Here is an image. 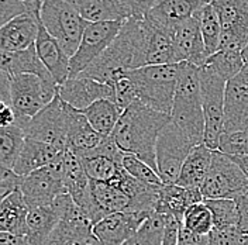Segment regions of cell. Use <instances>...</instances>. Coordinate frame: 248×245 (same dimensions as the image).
Listing matches in <instances>:
<instances>
[{"label":"cell","instance_id":"obj_1","mask_svg":"<svg viewBox=\"0 0 248 245\" xmlns=\"http://www.w3.org/2000/svg\"><path fill=\"white\" fill-rule=\"evenodd\" d=\"M170 122V114L137 100L124 110L111 137L124 153L137 156L156 170V141Z\"/></svg>","mask_w":248,"mask_h":245},{"label":"cell","instance_id":"obj_2","mask_svg":"<svg viewBox=\"0 0 248 245\" xmlns=\"http://www.w3.org/2000/svg\"><path fill=\"white\" fill-rule=\"evenodd\" d=\"M170 120L196 145L204 144V114L202 105L201 68L182 62Z\"/></svg>","mask_w":248,"mask_h":245},{"label":"cell","instance_id":"obj_3","mask_svg":"<svg viewBox=\"0 0 248 245\" xmlns=\"http://www.w3.org/2000/svg\"><path fill=\"white\" fill-rule=\"evenodd\" d=\"M182 62L167 65H148L124 72L139 94V100L161 113L170 114Z\"/></svg>","mask_w":248,"mask_h":245},{"label":"cell","instance_id":"obj_4","mask_svg":"<svg viewBox=\"0 0 248 245\" xmlns=\"http://www.w3.org/2000/svg\"><path fill=\"white\" fill-rule=\"evenodd\" d=\"M41 23L71 58L77 54L83 32L89 26L68 0H44Z\"/></svg>","mask_w":248,"mask_h":245},{"label":"cell","instance_id":"obj_5","mask_svg":"<svg viewBox=\"0 0 248 245\" xmlns=\"http://www.w3.org/2000/svg\"><path fill=\"white\" fill-rule=\"evenodd\" d=\"M58 88L30 74L10 77V106L15 110L17 124L21 127L38 114L54 100Z\"/></svg>","mask_w":248,"mask_h":245},{"label":"cell","instance_id":"obj_6","mask_svg":"<svg viewBox=\"0 0 248 245\" xmlns=\"http://www.w3.org/2000/svg\"><path fill=\"white\" fill-rule=\"evenodd\" d=\"M202 105L204 114V145L218 151L224 122V100L227 82L207 66L201 68Z\"/></svg>","mask_w":248,"mask_h":245},{"label":"cell","instance_id":"obj_7","mask_svg":"<svg viewBox=\"0 0 248 245\" xmlns=\"http://www.w3.org/2000/svg\"><path fill=\"white\" fill-rule=\"evenodd\" d=\"M201 192L204 200H235L248 193V178L227 153L213 151L212 167Z\"/></svg>","mask_w":248,"mask_h":245},{"label":"cell","instance_id":"obj_8","mask_svg":"<svg viewBox=\"0 0 248 245\" xmlns=\"http://www.w3.org/2000/svg\"><path fill=\"white\" fill-rule=\"evenodd\" d=\"M196 147L185 133L170 120L156 141V172L164 184H176L181 169Z\"/></svg>","mask_w":248,"mask_h":245},{"label":"cell","instance_id":"obj_9","mask_svg":"<svg viewBox=\"0 0 248 245\" xmlns=\"http://www.w3.org/2000/svg\"><path fill=\"white\" fill-rule=\"evenodd\" d=\"M63 153L49 165L23 176L20 192L30 209L51 206L61 195L66 193L63 181Z\"/></svg>","mask_w":248,"mask_h":245},{"label":"cell","instance_id":"obj_10","mask_svg":"<svg viewBox=\"0 0 248 245\" xmlns=\"http://www.w3.org/2000/svg\"><path fill=\"white\" fill-rule=\"evenodd\" d=\"M26 137L51 144L58 147L62 151L68 150L66 137V116H65V102L60 93L48 103L38 114L21 125Z\"/></svg>","mask_w":248,"mask_h":245},{"label":"cell","instance_id":"obj_11","mask_svg":"<svg viewBox=\"0 0 248 245\" xmlns=\"http://www.w3.org/2000/svg\"><path fill=\"white\" fill-rule=\"evenodd\" d=\"M124 21L89 23L83 32L77 54L71 58L69 77H79L96 58H99L122 30Z\"/></svg>","mask_w":248,"mask_h":245},{"label":"cell","instance_id":"obj_12","mask_svg":"<svg viewBox=\"0 0 248 245\" xmlns=\"http://www.w3.org/2000/svg\"><path fill=\"white\" fill-rule=\"evenodd\" d=\"M63 181L66 193L85 210L93 226L108 215L93 198L92 181L83 168L80 158L69 150L63 153Z\"/></svg>","mask_w":248,"mask_h":245},{"label":"cell","instance_id":"obj_13","mask_svg":"<svg viewBox=\"0 0 248 245\" xmlns=\"http://www.w3.org/2000/svg\"><path fill=\"white\" fill-rule=\"evenodd\" d=\"M221 21L220 49L243 51L248 44V0H213Z\"/></svg>","mask_w":248,"mask_h":245},{"label":"cell","instance_id":"obj_14","mask_svg":"<svg viewBox=\"0 0 248 245\" xmlns=\"http://www.w3.org/2000/svg\"><path fill=\"white\" fill-rule=\"evenodd\" d=\"M79 158L93 182H111L124 170V153L111 136L103 138L94 150Z\"/></svg>","mask_w":248,"mask_h":245},{"label":"cell","instance_id":"obj_15","mask_svg":"<svg viewBox=\"0 0 248 245\" xmlns=\"http://www.w3.org/2000/svg\"><path fill=\"white\" fill-rule=\"evenodd\" d=\"M46 245H103L93 234V223L79 206L62 212L60 223Z\"/></svg>","mask_w":248,"mask_h":245},{"label":"cell","instance_id":"obj_16","mask_svg":"<svg viewBox=\"0 0 248 245\" xmlns=\"http://www.w3.org/2000/svg\"><path fill=\"white\" fill-rule=\"evenodd\" d=\"M151 214L145 212L113 213L93 226V234L103 245H124Z\"/></svg>","mask_w":248,"mask_h":245},{"label":"cell","instance_id":"obj_17","mask_svg":"<svg viewBox=\"0 0 248 245\" xmlns=\"http://www.w3.org/2000/svg\"><path fill=\"white\" fill-rule=\"evenodd\" d=\"M58 93L65 103L80 111L102 99H110L116 102L114 88L108 83L94 80L92 77H69L58 88Z\"/></svg>","mask_w":248,"mask_h":245},{"label":"cell","instance_id":"obj_18","mask_svg":"<svg viewBox=\"0 0 248 245\" xmlns=\"http://www.w3.org/2000/svg\"><path fill=\"white\" fill-rule=\"evenodd\" d=\"M173 44L176 62H189L196 66H204L209 58L202 37L201 21L198 15L186 20L173 31Z\"/></svg>","mask_w":248,"mask_h":245},{"label":"cell","instance_id":"obj_19","mask_svg":"<svg viewBox=\"0 0 248 245\" xmlns=\"http://www.w3.org/2000/svg\"><path fill=\"white\" fill-rule=\"evenodd\" d=\"M65 116H66V137H68V150L75 153L78 156L94 150L102 141L100 136L88 122L86 116L65 103Z\"/></svg>","mask_w":248,"mask_h":245},{"label":"cell","instance_id":"obj_20","mask_svg":"<svg viewBox=\"0 0 248 245\" xmlns=\"http://www.w3.org/2000/svg\"><path fill=\"white\" fill-rule=\"evenodd\" d=\"M35 49L55 83L58 86L63 85L69 79L71 57L63 51L61 44L46 30L43 23L40 24V31L35 40Z\"/></svg>","mask_w":248,"mask_h":245},{"label":"cell","instance_id":"obj_21","mask_svg":"<svg viewBox=\"0 0 248 245\" xmlns=\"http://www.w3.org/2000/svg\"><path fill=\"white\" fill-rule=\"evenodd\" d=\"M40 24L41 17L24 15L1 26L0 49L3 52H17L34 46L40 31Z\"/></svg>","mask_w":248,"mask_h":245},{"label":"cell","instance_id":"obj_22","mask_svg":"<svg viewBox=\"0 0 248 245\" xmlns=\"http://www.w3.org/2000/svg\"><path fill=\"white\" fill-rule=\"evenodd\" d=\"M203 200L202 192L198 189H186L176 184H165L158 192L155 213L172 215L182 223L186 210Z\"/></svg>","mask_w":248,"mask_h":245},{"label":"cell","instance_id":"obj_23","mask_svg":"<svg viewBox=\"0 0 248 245\" xmlns=\"http://www.w3.org/2000/svg\"><path fill=\"white\" fill-rule=\"evenodd\" d=\"M248 130V88L234 80L227 82L224 100L223 133H238Z\"/></svg>","mask_w":248,"mask_h":245},{"label":"cell","instance_id":"obj_24","mask_svg":"<svg viewBox=\"0 0 248 245\" xmlns=\"http://www.w3.org/2000/svg\"><path fill=\"white\" fill-rule=\"evenodd\" d=\"M0 71L6 72L10 77L30 74V75L41 77L48 83H55L49 71L40 60L37 49H35V44L27 49L17 51V52H3L1 51L0 52Z\"/></svg>","mask_w":248,"mask_h":245},{"label":"cell","instance_id":"obj_25","mask_svg":"<svg viewBox=\"0 0 248 245\" xmlns=\"http://www.w3.org/2000/svg\"><path fill=\"white\" fill-rule=\"evenodd\" d=\"M204 4L203 0H156L147 13L158 24L173 30L192 18Z\"/></svg>","mask_w":248,"mask_h":245},{"label":"cell","instance_id":"obj_26","mask_svg":"<svg viewBox=\"0 0 248 245\" xmlns=\"http://www.w3.org/2000/svg\"><path fill=\"white\" fill-rule=\"evenodd\" d=\"M62 153L63 151L58 147L26 137L23 150L20 153L13 170L20 176H27L34 170H38L49 165Z\"/></svg>","mask_w":248,"mask_h":245},{"label":"cell","instance_id":"obj_27","mask_svg":"<svg viewBox=\"0 0 248 245\" xmlns=\"http://www.w3.org/2000/svg\"><path fill=\"white\" fill-rule=\"evenodd\" d=\"M212 159H213V150H210L204 144L196 145L186 158L176 184L186 189L201 190L209 175Z\"/></svg>","mask_w":248,"mask_h":245},{"label":"cell","instance_id":"obj_28","mask_svg":"<svg viewBox=\"0 0 248 245\" xmlns=\"http://www.w3.org/2000/svg\"><path fill=\"white\" fill-rule=\"evenodd\" d=\"M30 207L20 190L10 193L0 203V230L15 235L27 234V217Z\"/></svg>","mask_w":248,"mask_h":245},{"label":"cell","instance_id":"obj_29","mask_svg":"<svg viewBox=\"0 0 248 245\" xmlns=\"http://www.w3.org/2000/svg\"><path fill=\"white\" fill-rule=\"evenodd\" d=\"M88 23L125 21L128 15L120 0H68Z\"/></svg>","mask_w":248,"mask_h":245},{"label":"cell","instance_id":"obj_30","mask_svg":"<svg viewBox=\"0 0 248 245\" xmlns=\"http://www.w3.org/2000/svg\"><path fill=\"white\" fill-rule=\"evenodd\" d=\"M60 223L57 209L51 206L30 209L27 217V234L31 245H46Z\"/></svg>","mask_w":248,"mask_h":245},{"label":"cell","instance_id":"obj_31","mask_svg":"<svg viewBox=\"0 0 248 245\" xmlns=\"http://www.w3.org/2000/svg\"><path fill=\"white\" fill-rule=\"evenodd\" d=\"M123 108L114 100L102 99L82 110L93 128L103 137H110L123 114Z\"/></svg>","mask_w":248,"mask_h":245},{"label":"cell","instance_id":"obj_32","mask_svg":"<svg viewBox=\"0 0 248 245\" xmlns=\"http://www.w3.org/2000/svg\"><path fill=\"white\" fill-rule=\"evenodd\" d=\"M93 198L106 214L136 212V204L133 199L123 192L117 184L111 182H93Z\"/></svg>","mask_w":248,"mask_h":245},{"label":"cell","instance_id":"obj_33","mask_svg":"<svg viewBox=\"0 0 248 245\" xmlns=\"http://www.w3.org/2000/svg\"><path fill=\"white\" fill-rule=\"evenodd\" d=\"M26 141V134L18 124L0 128V165L13 169Z\"/></svg>","mask_w":248,"mask_h":245},{"label":"cell","instance_id":"obj_34","mask_svg":"<svg viewBox=\"0 0 248 245\" xmlns=\"http://www.w3.org/2000/svg\"><path fill=\"white\" fill-rule=\"evenodd\" d=\"M196 15L201 21L202 37L204 41L206 52L210 57L218 51V46H220L221 32H223L220 17L212 3H204Z\"/></svg>","mask_w":248,"mask_h":245},{"label":"cell","instance_id":"obj_35","mask_svg":"<svg viewBox=\"0 0 248 245\" xmlns=\"http://www.w3.org/2000/svg\"><path fill=\"white\" fill-rule=\"evenodd\" d=\"M244 60L240 51L235 49H220L210 55L206 61L207 68H210L213 72H216L218 77H221L226 82H230L240 74V71L244 66Z\"/></svg>","mask_w":248,"mask_h":245},{"label":"cell","instance_id":"obj_36","mask_svg":"<svg viewBox=\"0 0 248 245\" xmlns=\"http://www.w3.org/2000/svg\"><path fill=\"white\" fill-rule=\"evenodd\" d=\"M182 226L196 235H210L215 231V220L210 209L204 203H196L186 210Z\"/></svg>","mask_w":248,"mask_h":245},{"label":"cell","instance_id":"obj_37","mask_svg":"<svg viewBox=\"0 0 248 245\" xmlns=\"http://www.w3.org/2000/svg\"><path fill=\"white\" fill-rule=\"evenodd\" d=\"M204 203L210 209L213 220H215V230H227L238 226V207L235 200L232 199H206Z\"/></svg>","mask_w":248,"mask_h":245},{"label":"cell","instance_id":"obj_38","mask_svg":"<svg viewBox=\"0 0 248 245\" xmlns=\"http://www.w3.org/2000/svg\"><path fill=\"white\" fill-rule=\"evenodd\" d=\"M165 232V215L153 213L141 226L139 232L124 245H162Z\"/></svg>","mask_w":248,"mask_h":245},{"label":"cell","instance_id":"obj_39","mask_svg":"<svg viewBox=\"0 0 248 245\" xmlns=\"http://www.w3.org/2000/svg\"><path fill=\"white\" fill-rule=\"evenodd\" d=\"M43 0H0V24L4 26L18 15L41 17Z\"/></svg>","mask_w":248,"mask_h":245},{"label":"cell","instance_id":"obj_40","mask_svg":"<svg viewBox=\"0 0 248 245\" xmlns=\"http://www.w3.org/2000/svg\"><path fill=\"white\" fill-rule=\"evenodd\" d=\"M123 167L133 178H136L142 184L153 186V187H162L165 184L153 167H150L148 164H145L144 161H141L134 155L124 153Z\"/></svg>","mask_w":248,"mask_h":245},{"label":"cell","instance_id":"obj_41","mask_svg":"<svg viewBox=\"0 0 248 245\" xmlns=\"http://www.w3.org/2000/svg\"><path fill=\"white\" fill-rule=\"evenodd\" d=\"M218 151L227 155H248V130L238 133H223L220 137Z\"/></svg>","mask_w":248,"mask_h":245},{"label":"cell","instance_id":"obj_42","mask_svg":"<svg viewBox=\"0 0 248 245\" xmlns=\"http://www.w3.org/2000/svg\"><path fill=\"white\" fill-rule=\"evenodd\" d=\"M114 92H116V103L120 107L125 110L130 107L133 103H136L139 100V94L136 91V86L133 85V82L128 77H120L114 82L113 85Z\"/></svg>","mask_w":248,"mask_h":245},{"label":"cell","instance_id":"obj_43","mask_svg":"<svg viewBox=\"0 0 248 245\" xmlns=\"http://www.w3.org/2000/svg\"><path fill=\"white\" fill-rule=\"evenodd\" d=\"M243 240L244 235L237 227L227 230H215L209 235L207 245H243Z\"/></svg>","mask_w":248,"mask_h":245},{"label":"cell","instance_id":"obj_44","mask_svg":"<svg viewBox=\"0 0 248 245\" xmlns=\"http://www.w3.org/2000/svg\"><path fill=\"white\" fill-rule=\"evenodd\" d=\"M23 184V176L17 175L13 169L1 168L0 173V198L4 199L10 193L16 190H20Z\"/></svg>","mask_w":248,"mask_h":245},{"label":"cell","instance_id":"obj_45","mask_svg":"<svg viewBox=\"0 0 248 245\" xmlns=\"http://www.w3.org/2000/svg\"><path fill=\"white\" fill-rule=\"evenodd\" d=\"M120 1L128 15V18L144 17L155 4V0H120Z\"/></svg>","mask_w":248,"mask_h":245},{"label":"cell","instance_id":"obj_46","mask_svg":"<svg viewBox=\"0 0 248 245\" xmlns=\"http://www.w3.org/2000/svg\"><path fill=\"white\" fill-rule=\"evenodd\" d=\"M237 207H238V214H240V220H238V226L237 229L243 235H248V193L243 195L240 198L235 199Z\"/></svg>","mask_w":248,"mask_h":245},{"label":"cell","instance_id":"obj_47","mask_svg":"<svg viewBox=\"0 0 248 245\" xmlns=\"http://www.w3.org/2000/svg\"><path fill=\"white\" fill-rule=\"evenodd\" d=\"M209 235H196L181 224L179 229V237H178V245H207Z\"/></svg>","mask_w":248,"mask_h":245},{"label":"cell","instance_id":"obj_48","mask_svg":"<svg viewBox=\"0 0 248 245\" xmlns=\"http://www.w3.org/2000/svg\"><path fill=\"white\" fill-rule=\"evenodd\" d=\"M13 124H17L15 110L12 108V106L0 102V127H10Z\"/></svg>","mask_w":248,"mask_h":245},{"label":"cell","instance_id":"obj_49","mask_svg":"<svg viewBox=\"0 0 248 245\" xmlns=\"http://www.w3.org/2000/svg\"><path fill=\"white\" fill-rule=\"evenodd\" d=\"M0 245H31L26 235H15L10 232H0Z\"/></svg>","mask_w":248,"mask_h":245},{"label":"cell","instance_id":"obj_50","mask_svg":"<svg viewBox=\"0 0 248 245\" xmlns=\"http://www.w3.org/2000/svg\"><path fill=\"white\" fill-rule=\"evenodd\" d=\"M248 178V155H229Z\"/></svg>","mask_w":248,"mask_h":245},{"label":"cell","instance_id":"obj_51","mask_svg":"<svg viewBox=\"0 0 248 245\" xmlns=\"http://www.w3.org/2000/svg\"><path fill=\"white\" fill-rule=\"evenodd\" d=\"M232 80L237 82V83H240V85H244V86H247L248 88V63H246V65L243 66V69L240 71V74L234 77Z\"/></svg>","mask_w":248,"mask_h":245},{"label":"cell","instance_id":"obj_52","mask_svg":"<svg viewBox=\"0 0 248 245\" xmlns=\"http://www.w3.org/2000/svg\"><path fill=\"white\" fill-rule=\"evenodd\" d=\"M241 55H243V60H244V63H248V44L246 46V48L241 51Z\"/></svg>","mask_w":248,"mask_h":245},{"label":"cell","instance_id":"obj_53","mask_svg":"<svg viewBox=\"0 0 248 245\" xmlns=\"http://www.w3.org/2000/svg\"><path fill=\"white\" fill-rule=\"evenodd\" d=\"M243 245H248V235H244V240H243Z\"/></svg>","mask_w":248,"mask_h":245},{"label":"cell","instance_id":"obj_54","mask_svg":"<svg viewBox=\"0 0 248 245\" xmlns=\"http://www.w3.org/2000/svg\"><path fill=\"white\" fill-rule=\"evenodd\" d=\"M203 1H204V3H212L213 0H203Z\"/></svg>","mask_w":248,"mask_h":245},{"label":"cell","instance_id":"obj_55","mask_svg":"<svg viewBox=\"0 0 248 245\" xmlns=\"http://www.w3.org/2000/svg\"><path fill=\"white\" fill-rule=\"evenodd\" d=\"M155 1H156V0H155Z\"/></svg>","mask_w":248,"mask_h":245},{"label":"cell","instance_id":"obj_56","mask_svg":"<svg viewBox=\"0 0 248 245\" xmlns=\"http://www.w3.org/2000/svg\"><path fill=\"white\" fill-rule=\"evenodd\" d=\"M43 1H44V0H43Z\"/></svg>","mask_w":248,"mask_h":245}]
</instances>
